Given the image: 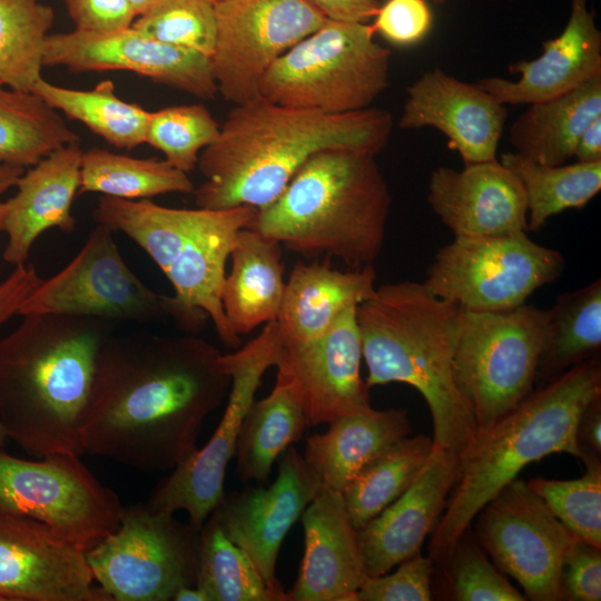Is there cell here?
<instances>
[{
    "label": "cell",
    "mask_w": 601,
    "mask_h": 601,
    "mask_svg": "<svg viewBox=\"0 0 601 601\" xmlns=\"http://www.w3.org/2000/svg\"><path fill=\"white\" fill-rule=\"evenodd\" d=\"M221 355L193 335L110 336L99 356L85 453L170 472L198 449L206 417L228 397Z\"/></svg>",
    "instance_id": "1"
},
{
    "label": "cell",
    "mask_w": 601,
    "mask_h": 601,
    "mask_svg": "<svg viewBox=\"0 0 601 601\" xmlns=\"http://www.w3.org/2000/svg\"><path fill=\"white\" fill-rule=\"evenodd\" d=\"M393 130L392 115L380 108L325 114L277 105L260 97L235 106L217 138L199 155L205 180L195 190L197 207L260 210L284 190L314 154L351 149L377 155Z\"/></svg>",
    "instance_id": "2"
},
{
    "label": "cell",
    "mask_w": 601,
    "mask_h": 601,
    "mask_svg": "<svg viewBox=\"0 0 601 601\" xmlns=\"http://www.w3.org/2000/svg\"><path fill=\"white\" fill-rule=\"evenodd\" d=\"M116 326L91 316L32 314L0 338V422L27 453L85 454L99 356Z\"/></svg>",
    "instance_id": "3"
},
{
    "label": "cell",
    "mask_w": 601,
    "mask_h": 601,
    "mask_svg": "<svg viewBox=\"0 0 601 601\" xmlns=\"http://www.w3.org/2000/svg\"><path fill=\"white\" fill-rule=\"evenodd\" d=\"M460 307L433 295L421 282L375 287L356 307L368 387L404 383L431 411L434 444L461 455L477 425L453 376Z\"/></svg>",
    "instance_id": "4"
},
{
    "label": "cell",
    "mask_w": 601,
    "mask_h": 601,
    "mask_svg": "<svg viewBox=\"0 0 601 601\" xmlns=\"http://www.w3.org/2000/svg\"><path fill=\"white\" fill-rule=\"evenodd\" d=\"M601 394L597 355L532 391L514 410L459 456V474L445 513L432 532L430 556L443 563L481 509L530 463L554 453L582 459L577 426L588 404Z\"/></svg>",
    "instance_id": "5"
},
{
    "label": "cell",
    "mask_w": 601,
    "mask_h": 601,
    "mask_svg": "<svg viewBox=\"0 0 601 601\" xmlns=\"http://www.w3.org/2000/svg\"><path fill=\"white\" fill-rule=\"evenodd\" d=\"M391 201L375 155L325 149L303 164L247 228L306 257L325 254L362 269L383 248Z\"/></svg>",
    "instance_id": "6"
},
{
    "label": "cell",
    "mask_w": 601,
    "mask_h": 601,
    "mask_svg": "<svg viewBox=\"0 0 601 601\" xmlns=\"http://www.w3.org/2000/svg\"><path fill=\"white\" fill-rule=\"evenodd\" d=\"M256 213L248 206L187 209L100 196L92 216L128 236L161 269L174 287L176 324L198 332L209 318L220 341L237 348L242 339L226 318L220 293L236 237Z\"/></svg>",
    "instance_id": "7"
},
{
    "label": "cell",
    "mask_w": 601,
    "mask_h": 601,
    "mask_svg": "<svg viewBox=\"0 0 601 601\" xmlns=\"http://www.w3.org/2000/svg\"><path fill=\"white\" fill-rule=\"evenodd\" d=\"M374 33L365 22L327 19L273 63L262 97L325 114L370 108L388 86L391 58Z\"/></svg>",
    "instance_id": "8"
},
{
    "label": "cell",
    "mask_w": 601,
    "mask_h": 601,
    "mask_svg": "<svg viewBox=\"0 0 601 601\" xmlns=\"http://www.w3.org/2000/svg\"><path fill=\"white\" fill-rule=\"evenodd\" d=\"M549 328V308L526 304L500 312L460 308L453 376L477 433L531 394Z\"/></svg>",
    "instance_id": "9"
},
{
    "label": "cell",
    "mask_w": 601,
    "mask_h": 601,
    "mask_svg": "<svg viewBox=\"0 0 601 601\" xmlns=\"http://www.w3.org/2000/svg\"><path fill=\"white\" fill-rule=\"evenodd\" d=\"M200 529L145 504L124 506L119 526L85 552L111 601H169L197 583Z\"/></svg>",
    "instance_id": "10"
},
{
    "label": "cell",
    "mask_w": 601,
    "mask_h": 601,
    "mask_svg": "<svg viewBox=\"0 0 601 601\" xmlns=\"http://www.w3.org/2000/svg\"><path fill=\"white\" fill-rule=\"evenodd\" d=\"M124 506L80 456L55 453L38 460L0 447V514L32 519L87 552L117 530Z\"/></svg>",
    "instance_id": "11"
},
{
    "label": "cell",
    "mask_w": 601,
    "mask_h": 601,
    "mask_svg": "<svg viewBox=\"0 0 601 601\" xmlns=\"http://www.w3.org/2000/svg\"><path fill=\"white\" fill-rule=\"evenodd\" d=\"M564 267L558 250L531 240L526 231L454 237L435 253L422 283L460 308L500 312L525 304Z\"/></svg>",
    "instance_id": "12"
},
{
    "label": "cell",
    "mask_w": 601,
    "mask_h": 601,
    "mask_svg": "<svg viewBox=\"0 0 601 601\" xmlns=\"http://www.w3.org/2000/svg\"><path fill=\"white\" fill-rule=\"evenodd\" d=\"M280 342L275 319L237 352L223 354L231 377L228 401L209 441L197 449L154 489L146 504L168 513L186 511L189 523L200 529L224 495L227 466L235 455L243 420L255 401L262 377L276 364Z\"/></svg>",
    "instance_id": "13"
},
{
    "label": "cell",
    "mask_w": 601,
    "mask_h": 601,
    "mask_svg": "<svg viewBox=\"0 0 601 601\" xmlns=\"http://www.w3.org/2000/svg\"><path fill=\"white\" fill-rule=\"evenodd\" d=\"M91 316L118 324L174 319L171 296L149 288L127 265L114 230L98 224L76 256L41 279L18 315Z\"/></svg>",
    "instance_id": "14"
},
{
    "label": "cell",
    "mask_w": 601,
    "mask_h": 601,
    "mask_svg": "<svg viewBox=\"0 0 601 601\" xmlns=\"http://www.w3.org/2000/svg\"><path fill=\"white\" fill-rule=\"evenodd\" d=\"M476 516V541L501 572L518 581L526 599L563 600V559L579 539L525 481L509 483Z\"/></svg>",
    "instance_id": "15"
},
{
    "label": "cell",
    "mask_w": 601,
    "mask_h": 601,
    "mask_svg": "<svg viewBox=\"0 0 601 601\" xmlns=\"http://www.w3.org/2000/svg\"><path fill=\"white\" fill-rule=\"evenodd\" d=\"M214 8L211 71L218 93L235 106L260 98L273 63L327 20L304 0H221Z\"/></svg>",
    "instance_id": "16"
},
{
    "label": "cell",
    "mask_w": 601,
    "mask_h": 601,
    "mask_svg": "<svg viewBox=\"0 0 601 601\" xmlns=\"http://www.w3.org/2000/svg\"><path fill=\"white\" fill-rule=\"evenodd\" d=\"M43 66L77 73L125 70L203 100L218 95L208 57L161 43L132 27L108 33L49 35Z\"/></svg>",
    "instance_id": "17"
},
{
    "label": "cell",
    "mask_w": 601,
    "mask_h": 601,
    "mask_svg": "<svg viewBox=\"0 0 601 601\" xmlns=\"http://www.w3.org/2000/svg\"><path fill=\"white\" fill-rule=\"evenodd\" d=\"M322 489L319 476L304 456L295 447H288L273 484L224 493L210 516L250 558L267 585L284 591L275 574L279 549Z\"/></svg>",
    "instance_id": "18"
},
{
    "label": "cell",
    "mask_w": 601,
    "mask_h": 601,
    "mask_svg": "<svg viewBox=\"0 0 601 601\" xmlns=\"http://www.w3.org/2000/svg\"><path fill=\"white\" fill-rule=\"evenodd\" d=\"M83 551L40 522L0 514V601H111Z\"/></svg>",
    "instance_id": "19"
},
{
    "label": "cell",
    "mask_w": 601,
    "mask_h": 601,
    "mask_svg": "<svg viewBox=\"0 0 601 601\" xmlns=\"http://www.w3.org/2000/svg\"><path fill=\"white\" fill-rule=\"evenodd\" d=\"M356 307L317 338L280 345L277 373L294 383L309 427L371 408L370 387L359 372L363 349Z\"/></svg>",
    "instance_id": "20"
},
{
    "label": "cell",
    "mask_w": 601,
    "mask_h": 601,
    "mask_svg": "<svg viewBox=\"0 0 601 601\" xmlns=\"http://www.w3.org/2000/svg\"><path fill=\"white\" fill-rule=\"evenodd\" d=\"M506 116L505 105L477 82L459 80L435 67L407 88L397 126L440 130L464 165H470L497 159Z\"/></svg>",
    "instance_id": "21"
},
{
    "label": "cell",
    "mask_w": 601,
    "mask_h": 601,
    "mask_svg": "<svg viewBox=\"0 0 601 601\" xmlns=\"http://www.w3.org/2000/svg\"><path fill=\"white\" fill-rule=\"evenodd\" d=\"M427 201L454 237L528 231L523 187L499 159L436 168L430 177Z\"/></svg>",
    "instance_id": "22"
},
{
    "label": "cell",
    "mask_w": 601,
    "mask_h": 601,
    "mask_svg": "<svg viewBox=\"0 0 601 601\" xmlns=\"http://www.w3.org/2000/svg\"><path fill=\"white\" fill-rule=\"evenodd\" d=\"M459 455L436 444L411 486L358 530L367 578L416 555L435 529L459 474Z\"/></svg>",
    "instance_id": "23"
},
{
    "label": "cell",
    "mask_w": 601,
    "mask_h": 601,
    "mask_svg": "<svg viewBox=\"0 0 601 601\" xmlns=\"http://www.w3.org/2000/svg\"><path fill=\"white\" fill-rule=\"evenodd\" d=\"M305 549L289 601H355L367 579L343 494L324 487L302 514Z\"/></svg>",
    "instance_id": "24"
},
{
    "label": "cell",
    "mask_w": 601,
    "mask_h": 601,
    "mask_svg": "<svg viewBox=\"0 0 601 601\" xmlns=\"http://www.w3.org/2000/svg\"><path fill=\"white\" fill-rule=\"evenodd\" d=\"M533 60L509 66L516 80L486 77L477 83L503 105H531L566 93L601 75V32L588 0H571L563 31L542 42Z\"/></svg>",
    "instance_id": "25"
},
{
    "label": "cell",
    "mask_w": 601,
    "mask_h": 601,
    "mask_svg": "<svg viewBox=\"0 0 601 601\" xmlns=\"http://www.w3.org/2000/svg\"><path fill=\"white\" fill-rule=\"evenodd\" d=\"M82 152L79 142L62 146L19 177L16 194L6 200L2 226L8 237L3 250L8 264H26L33 243L46 230L75 229L71 207L79 191Z\"/></svg>",
    "instance_id": "26"
},
{
    "label": "cell",
    "mask_w": 601,
    "mask_h": 601,
    "mask_svg": "<svg viewBox=\"0 0 601 601\" xmlns=\"http://www.w3.org/2000/svg\"><path fill=\"white\" fill-rule=\"evenodd\" d=\"M375 279L373 265L343 272L327 262H297L285 282L275 318L280 345L323 335L345 311L373 294Z\"/></svg>",
    "instance_id": "27"
},
{
    "label": "cell",
    "mask_w": 601,
    "mask_h": 601,
    "mask_svg": "<svg viewBox=\"0 0 601 601\" xmlns=\"http://www.w3.org/2000/svg\"><path fill=\"white\" fill-rule=\"evenodd\" d=\"M306 440L304 459L323 486L343 492L376 456L412 433L406 410L372 407L341 416Z\"/></svg>",
    "instance_id": "28"
},
{
    "label": "cell",
    "mask_w": 601,
    "mask_h": 601,
    "mask_svg": "<svg viewBox=\"0 0 601 601\" xmlns=\"http://www.w3.org/2000/svg\"><path fill=\"white\" fill-rule=\"evenodd\" d=\"M220 299L226 318L238 335H245L277 317L284 288L280 244L243 228L229 255Z\"/></svg>",
    "instance_id": "29"
},
{
    "label": "cell",
    "mask_w": 601,
    "mask_h": 601,
    "mask_svg": "<svg viewBox=\"0 0 601 601\" xmlns=\"http://www.w3.org/2000/svg\"><path fill=\"white\" fill-rule=\"evenodd\" d=\"M601 116V75L561 96L529 105L511 125L514 151L556 166L573 158L580 135Z\"/></svg>",
    "instance_id": "30"
},
{
    "label": "cell",
    "mask_w": 601,
    "mask_h": 601,
    "mask_svg": "<svg viewBox=\"0 0 601 601\" xmlns=\"http://www.w3.org/2000/svg\"><path fill=\"white\" fill-rule=\"evenodd\" d=\"M309 427L294 383L277 373L273 391L249 406L237 437L235 473L242 483H267L277 457Z\"/></svg>",
    "instance_id": "31"
},
{
    "label": "cell",
    "mask_w": 601,
    "mask_h": 601,
    "mask_svg": "<svg viewBox=\"0 0 601 601\" xmlns=\"http://www.w3.org/2000/svg\"><path fill=\"white\" fill-rule=\"evenodd\" d=\"M549 309L550 328L535 375L536 387L600 355V278L560 294Z\"/></svg>",
    "instance_id": "32"
},
{
    "label": "cell",
    "mask_w": 601,
    "mask_h": 601,
    "mask_svg": "<svg viewBox=\"0 0 601 601\" xmlns=\"http://www.w3.org/2000/svg\"><path fill=\"white\" fill-rule=\"evenodd\" d=\"M33 92L115 148L131 150L145 144L149 111L119 98L114 81L109 79L101 80L93 89L80 90L42 78Z\"/></svg>",
    "instance_id": "33"
},
{
    "label": "cell",
    "mask_w": 601,
    "mask_h": 601,
    "mask_svg": "<svg viewBox=\"0 0 601 601\" xmlns=\"http://www.w3.org/2000/svg\"><path fill=\"white\" fill-rule=\"evenodd\" d=\"M80 137L35 92L0 82V165L29 168Z\"/></svg>",
    "instance_id": "34"
},
{
    "label": "cell",
    "mask_w": 601,
    "mask_h": 601,
    "mask_svg": "<svg viewBox=\"0 0 601 601\" xmlns=\"http://www.w3.org/2000/svg\"><path fill=\"white\" fill-rule=\"evenodd\" d=\"M500 161L523 187L528 230H539L550 217L564 210L584 207L601 189V161L549 166L515 151L502 154Z\"/></svg>",
    "instance_id": "35"
},
{
    "label": "cell",
    "mask_w": 601,
    "mask_h": 601,
    "mask_svg": "<svg viewBox=\"0 0 601 601\" xmlns=\"http://www.w3.org/2000/svg\"><path fill=\"white\" fill-rule=\"evenodd\" d=\"M433 437L405 436L371 461L342 492L353 525L361 530L401 496L426 464Z\"/></svg>",
    "instance_id": "36"
},
{
    "label": "cell",
    "mask_w": 601,
    "mask_h": 601,
    "mask_svg": "<svg viewBox=\"0 0 601 601\" xmlns=\"http://www.w3.org/2000/svg\"><path fill=\"white\" fill-rule=\"evenodd\" d=\"M194 190L188 174L165 159L136 158L100 147L82 152L78 194L137 200L171 193L193 194Z\"/></svg>",
    "instance_id": "37"
},
{
    "label": "cell",
    "mask_w": 601,
    "mask_h": 601,
    "mask_svg": "<svg viewBox=\"0 0 601 601\" xmlns=\"http://www.w3.org/2000/svg\"><path fill=\"white\" fill-rule=\"evenodd\" d=\"M55 12L40 0H0V82L33 92Z\"/></svg>",
    "instance_id": "38"
},
{
    "label": "cell",
    "mask_w": 601,
    "mask_h": 601,
    "mask_svg": "<svg viewBox=\"0 0 601 601\" xmlns=\"http://www.w3.org/2000/svg\"><path fill=\"white\" fill-rule=\"evenodd\" d=\"M196 585L208 601H289L287 592L267 585L250 558L210 515L200 528Z\"/></svg>",
    "instance_id": "39"
},
{
    "label": "cell",
    "mask_w": 601,
    "mask_h": 601,
    "mask_svg": "<svg viewBox=\"0 0 601 601\" xmlns=\"http://www.w3.org/2000/svg\"><path fill=\"white\" fill-rule=\"evenodd\" d=\"M585 473L573 480L535 477L528 483L578 539L601 549L600 456L584 455Z\"/></svg>",
    "instance_id": "40"
},
{
    "label": "cell",
    "mask_w": 601,
    "mask_h": 601,
    "mask_svg": "<svg viewBox=\"0 0 601 601\" xmlns=\"http://www.w3.org/2000/svg\"><path fill=\"white\" fill-rule=\"evenodd\" d=\"M219 130L205 105L170 106L149 111L145 144L160 151L169 165L189 174Z\"/></svg>",
    "instance_id": "41"
},
{
    "label": "cell",
    "mask_w": 601,
    "mask_h": 601,
    "mask_svg": "<svg viewBox=\"0 0 601 601\" xmlns=\"http://www.w3.org/2000/svg\"><path fill=\"white\" fill-rule=\"evenodd\" d=\"M131 27L144 36L210 58L216 42L214 3L208 0H165L138 16Z\"/></svg>",
    "instance_id": "42"
},
{
    "label": "cell",
    "mask_w": 601,
    "mask_h": 601,
    "mask_svg": "<svg viewBox=\"0 0 601 601\" xmlns=\"http://www.w3.org/2000/svg\"><path fill=\"white\" fill-rule=\"evenodd\" d=\"M446 566L450 599L456 601H524L515 589L492 564L469 529L456 541Z\"/></svg>",
    "instance_id": "43"
},
{
    "label": "cell",
    "mask_w": 601,
    "mask_h": 601,
    "mask_svg": "<svg viewBox=\"0 0 601 601\" xmlns=\"http://www.w3.org/2000/svg\"><path fill=\"white\" fill-rule=\"evenodd\" d=\"M390 573L367 578L355 601H428L434 561L421 553L401 562Z\"/></svg>",
    "instance_id": "44"
},
{
    "label": "cell",
    "mask_w": 601,
    "mask_h": 601,
    "mask_svg": "<svg viewBox=\"0 0 601 601\" xmlns=\"http://www.w3.org/2000/svg\"><path fill=\"white\" fill-rule=\"evenodd\" d=\"M372 27L393 45L412 46L430 32L432 12L425 0H388L378 8Z\"/></svg>",
    "instance_id": "45"
},
{
    "label": "cell",
    "mask_w": 601,
    "mask_h": 601,
    "mask_svg": "<svg viewBox=\"0 0 601 601\" xmlns=\"http://www.w3.org/2000/svg\"><path fill=\"white\" fill-rule=\"evenodd\" d=\"M563 600H601V549L580 539L564 555L561 571Z\"/></svg>",
    "instance_id": "46"
},
{
    "label": "cell",
    "mask_w": 601,
    "mask_h": 601,
    "mask_svg": "<svg viewBox=\"0 0 601 601\" xmlns=\"http://www.w3.org/2000/svg\"><path fill=\"white\" fill-rule=\"evenodd\" d=\"M75 29L108 33L130 28L137 18L127 0H63Z\"/></svg>",
    "instance_id": "47"
},
{
    "label": "cell",
    "mask_w": 601,
    "mask_h": 601,
    "mask_svg": "<svg viewBox=\"0 0 601 601\" xmlns=\"http://www.w3.org/2000/svg\"><path fill=\"white\" fill-rule=\"evenodd\" d=\"M40 282L33 266H14L9 276L0 283V327L13 315H18L22 303Z\"/></svg>",
    "instance_id": "48"
},
{
    "label": "cell",
    "mask_w": 601,
    "mask_h": 601,
    "mask_svg": "<svg viewBox=\"0 0 601 601\" xmlns=\"http://www.w3.org/2000/svg\"><path fill=\"white\" fill-rule=\"evenodd\" d=\"M326 19L344 22H365L375 17L377 0H304Z\"/></svg>",
    "instance_id": "49"
},
{
    "label": "cell",
    "mask_w": 601,
    "mask_h": 601,
    "mask_svg": "<svg viewBox=\"0 0 601 601\" xmlns=\"http://www.w3.org/2000/svg\"><path fill=\"white\" fill-rule=\"evenodd\" d=\"M577 443L584 455L601 454V394L582 412L577 426ZM582 460V459H581Z\"/></svg>",
    "instance_id": "50"
},
{
    "label": "cell",
    "mask_w": 601,
    "mask_h": 601,
    "mask_svg": "<svg viewBox=\"0 0 601 601\" xmlns=\"http://www.w3.org/2000/svg\"><path fill=\"white\" fill-rule=\"evenodd\" d=\"M573 158L580 162L601 161V116L593 119L580 135Z\"/></svg>",
    "instance_id": "51"
},
{
    "label": "cell",
    "mask_w": 601,
    "mask_h": 601,
    "mask_svg": "<svg viewBox=\"0 0 601 601\" xmlns=\"http://www.w3.org/2000/svg\"><path fill=\"white\" fill-rule=\"evenodd\" d=\"M24 168L0 165V196L16 186Z\"/></svg>",
    "instance_id": "52"
},
{
    "label": "cell",
    "mask_w": 601,
    "mask_h": 601,
    "mask_svg": "<svg viewBox=\"0 0 601 601\" xmlns=\"http://www.w3.org/2000/svg\"><path fill=\"white\" fill-rule=\"evenodd\" d=\"M174 601H208L205 592L197 585L180 588L174 599Z\"/></svg>",
    "instance_id": "53"
},
{
    "label": "cell",
    "mask_w": 601,
    "mask_h": 601,
    "mask_svg": "<svg viewBox=\"0 0 601 601\" xmlns=\"http://www.w3.org/2000/svg\"><path fill=\"white\" fill-rule=\"evenodd\" d=\"M128 3L131 6L134 11L136 12L137 17L140 14H144L158 4H160L165 0H127Z\"/></svg>",
    "instance_id": "54"
},
{
    "label": "cell",
    "mask_w": 601,
    "mask_h": 601,
    "mask_svg": "<svg viewBox=\"0 0 601 601\" xmlns=\"http://www.w3.org/2000/svg\"><path fill=\"white\" fill-rule=\"evenodd\" d=\"M8 440H9L8 434L0 422V447H3Z\"/></svg>",
    "instance_id": "55"
},
{
    "label": "cell",
    "mask_w": 601,
    "mask_h": 601,
    "mask_svg": "<svg viewBox=\"0 0 601 601\" xmlns=\"http://www.w3.org/2000/svg\"><path fill=\"white\" fill-rule=\"evenodd\" d=\"M4 216H6V201L0 200V231H2Z\"/></svg>",
    "instance_id": "56"
},
{
    "label": "cell",
    "mask_w": 601,
    "mask_h": 601,
    "mask_svg": "<svg viewBox=\"0 0 601 601\" xmlns=\"http://www.w3.org/2000/svg\"><path fill=\"white\" fill-rule=\"evenodd\" d=\"M433 1H434V3H436V4H442V3H444L446 0H433Z\"/></svg>",
    "instance_id": "57"
},
{
    "label": "cell",
    "mask_w": 601,
    "mask_h": 601,
    "mask_svg": "<svg viewBox=\"0 0 601 601\" xmlns=\"http://www.w3.org/2000/svg\"><path fill=\"white\" fill-rule=\"evenodd\" d=\"M208 1L215 3V2H218V1H221V0H208Z\"/></svg>",
    "instance_id": "58"
}]
</instances>
